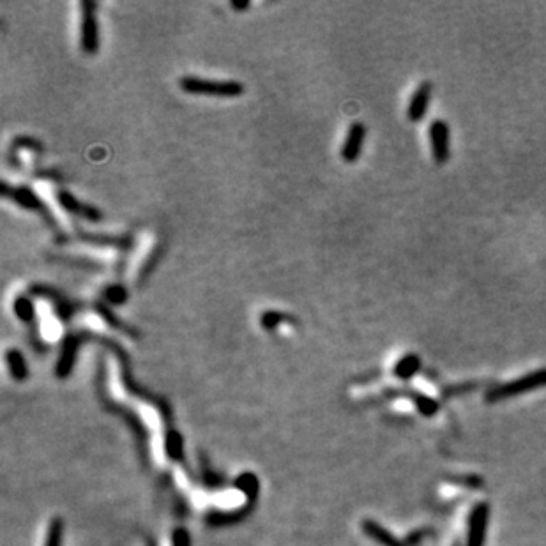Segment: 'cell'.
Listing matches in <instances>:
<instances>
[{"label": "cell", "mask_w": 546, "mask_h": 546, "mask_svg": "<svg viewBox=\"0 0 546 546\" xmlns=\"http://www.w3.org/2000/svg\"><path fill=\"white\" fill-rule=\"evenodd\" d=\"M179 85L188 94H207L220 98H235L244 92V87L239 82H220L198 76H184L179 80Z\"/></svg>", "instance_id": "6da1fadb"}, {"label": "cell", "mask_w": 546, "mask_h": 546, "mask_svg": "<svg viewBox=\"0 0 546 546\" xmlns=\"http://www.w3.org/2000/svg\"><path fill=\"white\" fill-rule=\"evenodd\" d=\"M541 388H546V368L532 371V373H527L525 377H520V379L513 380V382L497 386L492 391H488L486 401L488 403H497V401H502V399L514 398V396L522 395V392H529Z\"/></svg>", "instance_id": "7a4b0ae2"}, {"label": "cell", "mask_w": 546, "mask_h": 546, "mask_svg": "<svg viewBox=\"0 0 546 546\" xmlns=\"http://www.w3.org/2000/svg\"><path fill=\"white\" fill-rule=\"evenodd\" d=\"M82 21H80V48L82 52L94 55L99 48V30L96 21L94 2H82Z\"/></svg>", "instance_id": "3957f363"}, {"label": "cell", "mask_w": 546, "mask_h": 546, "mask_svg": "<svg viewBox=\"0 0 546 546\" xmlns=\"http://www.w3.org/2000/svg\"><path fill=\"white\" fill-rule=\"evenodd\" d=\"M430 142H432L433 161L437 165H445L449 161V126L445 120L437 118L430 124Z\"/></svg>", "instance_id": "277c9868"}, {"label": "cell", "mask_w": 546, "mask_h": 546, "mask_svg": "<svg viewBox=\"0 0 546 546\" xmlns=\"http://www.w3.org/2000/svg\"><path fill=\"white\" fill-rule=\"evenodd\" d=\"M364 138H366V127H364V124L352 123L350 127H348L347 138H345V143H343L342 147V158L347 163L357 161L359 156H361V151H363Z\"/></svg>", "instance_id": "5b68a950"}, {"label": "cell", "mask_w": 546, "mask_h": 546, "mask_svg": "<svg viewBox=\"0 0 546 546\" xmlns=\"http://www.w3.org/2000/svg\"><path fill=\"white\" fill-rule=\"evenodd\" d=\"M430 99H432V83L423 82L412 94L407 106V118L410 123H419L423 120L426 112H428Z\"/></svg>", "instance_id": "8992f818"}, {"label": "cell", "mask_w": 546, "mask_h": 546, "mask_svg": "<svg viewBox=\"0 0 546 546\" xmlns=\"http://www.w3.org/2000/svg\"><path fill=\"white\" fill-rule=\"evenodd\" d=\"M57 200H59V204H61V207L64 209V211L71 212V214L87 218V220H90V221H98L99 218H101L99 211H96V209L90 207V205L80 204V202H78L73 195H70V193L59 191Z\"/></svg>", "instance_id": "52a82bcc"}, {"label": "cell", "mask_w": 546, "mask_h": 546, "mask_svg": "<svg viewBox=\"0 0 546 546\" xmlns=\"http://www.w3.org/2000/svg\"><path fill=\"white\" fill-rule=\"evenodd\" d=\"M486 522H488V507L485 504L477 505L472 513V518H470L469 546H483Z\"/></svg>", "instance_id": "ba28073f"}, {"label": "cell", "mask_w": 546, "mask_h": 546, "mask_svg": "<svg viewBox=\"0 0 546 546\" xmlns=\"http://www.w3.org/2000/svg\"><path fill=\"white\" fill-rule=\"evenodd\" d=\"M78 338L76 336H70L65 338L64 347H62V354L61 359H59L57 366H55V373H57L61 379H65L73 371L74 366V359H76V350H78Z\"/></svg>", "instance_id": "9c48e42d"}, {"label": "cell", "mask_w": 546, "mask_h": 546, "mask_svg": "<svg viewBox=\"0 0 546 546\" xmlns=\"http://www.w3.org/2000/svg\"><path fill=\"white\" fill-rule=\"evenodd\" d=\"M421 370V357L417 354H407L399 359L398 363L392 368L396 379L399 380H408L416 375L417 371Z\"/></svg>", "instance_id": "30bf717a"}, {"label": "cell", "mask_w": 546, "mask_h": 546, "mask_svg": "<svg viewBox=\"0 0 546 546\" xmlns=\"http://www.w3.org/2000/svg\"><path fill=\"white\" fill-rule=\"evenodd\" d=\"M363 530L371 539H375V541L382 546H403L395 538V536L391 534V532H389V530L380 527L379 523L373 522V520H364Z\"/></svg>", "instance_id": "8fae6325"}, {"label": "cell", "mask_w": 546, "mask_h": 546, "mask_svg": "<svg viewBox=\"0 0 546 546\" xmlns=\"http://www.w3.org/2000/svg\"><path fill=\"white\" fill-rule=\"evenodd\" d=\"M6 363H8L11 377L14 380H18V382H23V380L29 377L27 363H25L21 352L17 350V348H11V350L6 352Z\"/></svg>", "instance_id": "7c38bea8"}, {"label": "cell", "mask_w": 546, "mask_h": 546, "mask_svg": "<svg viewBox=\"0 0 546 546\" xmlns=\"http://www.w3.org/2000/svg\"><path fill=\"white\" fill-rule=\"evenodd\" d=\"M235 486L239 490H241L242 494L248 495L249 498H253V497L257 498V494H258V479H257V476H253V474H249V472L242 474V476L237 477Z\"/></svg>", "instance_id": "4fadbf2b"}, {"label": "cell", "mask_w": 546, "mask_h": 546, "mask_svg": "<svg viewBox=\"0 0 546 546\" xmlns=\"http://www.w3.org/2000/svg\"><path fill=\"white\" fill-rule=\"evenodd\" d=\"M412 399L416 401L417 410H419L423 416L430 417V416H433L437 410H439V403H437L433 398H430V396L421 395V392H412Z\"/></svg>", "instance_id": "5bb4252c"}, {"label": "cell", "mask_w": 546, "mask_h": 546, "mask_svg": "<svg viewBox=\"0 0 546 546\" xmlns=\"http://www.w3.org/2000/svg\"><path fill=\"white\" fill-rule=\"evenodd\" d=\"M62 536H64V523L61 518H53L48 534H46L45 546H62Z\"/></svg>", "instance_id": "9a60e30c"}, {"label": "cell", "mask_w": 546, "mask_h": 546, "mask_svg": "<svg viewBox=\"0 0 546 546\" xmlns=\"http://www.w3.org/2000/svg\"><path fill=\"white\" fill-rule=\"evenodd\" d=\"M167 452L168 456L177 460L182 454V437L177 432H170L167 435Z\"/></svg>", "instance_id": "2e32d148"}, {"label": "cell", "mask_w": 546, "mask_h": 546, "mask_svg": "<svg viewBox=\"0 0 546 546\" xmlns=\"http://www.w3.org/2000/svg\"><path fill=\"white\" fill-rule=\"evenodd\" d=\"M14 311H17V315L23 320V322H29V320H32L34 317L32 302L25 297L17 299V302H14Z\"/></svg>", "instance_id": "e0dca14e"}, {"label": "cell", "mask_w": 546, "mask_h": 546, "mask_svg": "<svg viewBox=\"0 0 546 546\" xmlns=\"http://www.w3.org/2000/svg\"><path fill=\"white\" fill-rule=\"evenodd\" d=\"M285 315L283 313H276V311H267V313L262 315L260 318V324L262 327H264L265 330H273L276 329L277 322H282V320H285Z\"/></svg>", "instance_id": "ac0fdd59"}, {"label": "cell", "mask_w": 546, "mask_h": 546, "mask_svg": "<svg viewBox=\"0 0 546 546\" xmlns=\"http://www.w3.org/2000/svg\"><path fill=\"white\" fill-rule=\"evenodd\" d=\"M191 539H189L188 530L186 529H177L171 536V546H189Z\"/></svg>", "instance_id": "d6986e66"}, {"label": "cell", "mask_w": 546, "mask_h": 546, "mask_svg": "<svg viewBox=\"0 0 546 546\" xmlns=\"http://www.w3.org/2000/svg\"><path fill=\"white\" fill-rule=\"evenodd\" d=\"M124 297H126V292H124L120 286H114V288H110V292H108V299L114 302H123Z\"/></svg>", "instance_id": "ffe728a7"}, {"label": "cell", "mask_w": 546, "mask_h": 546, "mask_svg": "<svg viewBox=\"0 0 546 546\" xmlns=\"http://www.w3.org/2000/svg\"><path fill=\"white\" fill-rule=\"evenodd\" d=\"M233 9H235V11H244V9H248L249 8V2H235V0H233L232 4Z\"/></svg>", "instance_id": "44dd1931"}]
</instances>
